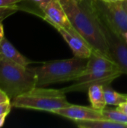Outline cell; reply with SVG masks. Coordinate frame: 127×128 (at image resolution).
I'll list each match as a JSON object with an SVG mask.
<instances>
[{
	"instance_id": "d4e9b609",
	"label": "cell",
	"mask_w": 127,
	"mask_h": 128,
	"mask_svg": "<svg viewBox=\"0 0 127 128\" xmlns=\"http://www.w3.org/2000/svg\"><path fill=\"white\" fill-rule=\"evenodd\" d=\"M77 1H78V2H82V0H77Z\"/></svg>"
},
{
	"instance_id": "484cf974",
	"label": "cell",
	"mask_w": 127,
	"mask_h": 128,
	"mask_svg": "<svg viewBox=\"0 0 127 128\" xmlns=\"http://www.w3.org/2000/svg\"><path fill=\"white\" fill-rule=\"evenodd\" d=\"M1 52H0V58H1Z\"/></svg>"
},
{
	"instance_id": "ffe728a7",
	"label": "cell",
	"mask_w": 127,
	"mask_h": 128,
	"mask_svg": "<svg viewBox=\"0 0 127 128\" xmlns=\"http://www.w3.org/2000/svg\"><path fill=\"white\" fill-rule=\"evenodd\" d=\"M10 100L9 97L7 96V94L0 88V104L1 103H4V102H6V101H9Z\"/></svg>"
},
{
	"instance_id": "9a60e30c",
	"label": "cell",
	"mask_w": 127,
	"mask_h": 128,
	"mask_svg": "<svg viewBox=\"0 0 127 128\" xmlns=\"http://www.w3.org/2000/svg\"><path fill=\"white\" fill-rule=\"evenodd\" d=\"M50 0H23L19 4V9L43 17V9Z\"/></svg>"
},
{
	"instance_id": "e0dca14e",
	"label": "cell",
	"mask_w": 127,
	"mask_h": 128,
	"mask_svg": "<svg viewBox=\"0 0 127 128\" xmlns=\"http://www.w3.org/2000/svg\"><path fill=\"white\" fill-rule=\"evenodd\" d=\"M102 113L106 119L118 122L120 123L127 124V115L126 113L119 111L117 109H111V108H105Z\"/></svg>"
},
{
	"instance_id": "6da1fadb",
	"label": "cell",
	"mask_w": 127,
	"mask_h": 128,
	"mask_svg": "<svg viewBox=\"0 0 127 128\" xmlns=\"http://www.w3.org/2000/svg\"><path fill=\"white\" fill-rule=\"evenodd\" d=\"M76 32L90 44L92 51L110 58L105 38L93 15L77 0H58Z\"/></svg>"
},
{
	"instance_id": "7a4b0ae2",
	"label": "cell",
	"mask_w": 127,
	"mask_h": 128,
	"mask_svg": "<svg viewBox=\"0 0 127 128\" xmlns=\"http://www.w3.org/2000/svg\"><path fill=\"white\" fill-rule=\"evenodd\" d=\"M88 58L74 56L63 60H56L35 68H28L37 78V86L53 83L74 81L80 76L86 68Z\"/></svg>"
},
{
	"instance_id": "9c48e42d",
	"label": "cell",
	"mask_w": 127,
	"mask_h": 128,
	"mask_svg": "<svg viewBox=\"0 0 127 128\" xmlns=\"http://www.w3.org/2000/svg\"><path fill=\"white\" fill-rule=\"evenodd\" d=\"M42 19L52 26H59L72 32H77L69 20L64 10L58 0H50L43 9Z\"/></svg>"
},
{
	"instance_id": "30bf717a",
	"label": "cell",
	"mask_w": 127,
	"mask_h": 128,
	"mask_svg": "<svg viewBox=\"0 0 127 128\" xmlns=\"http://www.w3.org/2000/svg\"><path fill=\"white\" fill-rule=\"evenodd\" d=\"M53 113L73 121L106 119L101 111L97 110L92 106H83L74 104H70L67 107L55 110Z\"/></svg>"
},
{
	"instance_id": "3957f363",
	"label": "cell",
	"mask_w": 127,
	"mask_h": 128,
	"mask_svg": "<svg viewBox=\"0 0 127 128\" xmlns=\"http://www.w3.org/2000/svg\"><path fill=\"white\" fill-rule=\"evenodd\" d=\"M13 107L45 111L53 113L55 110L70 106L66 93L61 88H46L36 86L29 92L10 100Z\"/></svg>"
},
{
	"instance_id": "5b68a950",
	"label": "cell",
	"mask_w": 127,
	"mask_h": 128,
	"mask_svg": "<svg viewBox=\"0 0 127 128\" xmlns=\"http://www.w3.org/2000/svg\"><path fill=\"white\" fill-rule=\"evenodd\" d=\"M81 4L94 16L103 20L127 42V0L106 2L102 0H82Z\"/></svg>"
},
{
	"instance_id": "44dd1931",
	"label": "cell",
	"mask_w": 127,
	"mask_h": 128,
	"mask_svg": "<svg viewBox=\"0 0 127 128\" xmlns=\"http://www.w3.org/2000/svg\"><path fill=\"white\" fill-rule=\"evenodd\" d=\"M117 110H118L119 111H121L124 113H126L127 115V102L126 103H124L119 106H118V107L116 108Z\"/></svg>"
},
{
	"instance_id": "277c9868",
	"label": "cell",
	"mask_w": 127,
	"mask_h": 128,
	"mask_svg": "<svg viewBox=\"0 0 127 128\" xmlns=\"http://www.w3.org/2000/svg\"><path fill=\"white\" fill-rule=\"evenodd\" d=\"M37 86V78L28 67L0 58V88L13 100Z\"/></svg>"
},
{
	"instance_id": "603a6c76",
	"label": "cell",
	"mask_w": 127,
	"mask_h": 128,
	"mask_svg": "<svg viewBox=\"0 0 127 128\" xmlns=\"http://www.w3.org/2000/svg\"><path fill=\"white\" fill-rule=\"evenodd\" d=\"M7 116V115H6V114L0 116V128H1L4 125V121H5V118H6Z\"/></svg>"
},
{
	"instance_id": "8fae6325",
	"label": "cell",
	"mask_w": 127,
	"mask_h": 128,
	"mask_svg": "<svg viewBox=\"0 0 127 128\" xmlns=\"http://www.w3.org/2000/svg\"><path fill=\"white\" fill-rule=\"evenodd\" d=\"M120 70L118 65L110 58L95 51H92L88 58L86 68L83 73L93 71H115ZM121 71V70H120Z\"/></svg>"
},
{
	"instance_id": "2e32d148",
	"label": "cell",
	"mask_w": 127,
	"mask_h": 128,
	"mask_svg": "<svg viewBox=\"0 0 127 128\" xmlns=\"http://www.w3.org/2000/svg\"><path fill=\"white\" fill-rule=\"evenodd\" d=\"M104 94L107 105L118 106L127 102V94H121L115 91L109 87V85L104 86Z\"/></svg>"
},
{
	"instance_id": "7c38bea8",
	"label": "cell",
	"mask_w": 127,
	"mask_h": 128,
	"mask_svg": "<svg viewBox=\"0 0 127 128\" xmlns=\"http://www.w3.org/2000/svg\"><path fill=\"white\" fill-rule=\"evenodd\" d=\"M0 52L4 58L22 66L28 67V64L33 63L31 60L22 55L5 38L0 42Z\"/></svg>"
},
{
	"instance_id": "d6986e66",
	"label": "cell",
	"mask_w": 127,
	"mask_h": 128,
	"mask_svg": "<svg viewBox=\"0 0 127 128\" xmlns=\"http://www.w3.org/2000/svg\"><path fill=\"white\" fill-rule=\"evenodd\" d=\"M11 106H12V105H11L10 100L6 101L4 103H1L0 104V116L4 115V114L8 115V113L10 111Z\"/></svg>"
},
{
	"instance_id": "8992f818",
	"label": "cell",
	"mask_w": 127,
	"mask_h": 128,
	"mask_svg": "<svg viewBox=\"0 0 127 128\" xmlns=\"http://www.w3.org/2000/svg\"><path fill=\"white\" fill-rule=\"evenodd\" d=\"M93 16L105 38L111 58L118 65L121 73L127 74V42L100 18L94 15Z\"/></svg>"
},
{
	"instance_id": "52a82bcc",
	"label": "cell",
	"mask_w": 127,
	"mask_h": 128,
	"mask_svg": "<svg viewBox=\"0 0 127 128\" xmlns=\"http://www.w3.org/2000/svg\"><path fill=\"white\" fill-rule=\"evenodd\" d=\"M123 74L120 70L115 71H93L83 73L73 82L74 83L61 88L64 93L76 92H88L89 87L96 84L103 86L110 85L115 79Z\"/></svg>"
},
{
	"instance_id": "4fadbf2b",
	"label": "cell",
	"mask_w": 127,
	"mask_h": 128,
	"mask_svg": "<svg viewBox=\"0 0 127 128\" xmlns=\"http://www.w3.org/2000/svg\"><path fill=\"white\" fill-rule=\"evenodd\" d=\"M89 101L91 106L97 110L103 111L106 106V101L104 94V86L96 84L89 87L88 90Z\"/></svg>"
},
{
	"instance_id": "7402d4cb",
	"label": "cell",
	"mask_w": 127,
	"mask_h": 128,
	"mask_svg": "<svg viewBox=\"0 0 127 128\" xmlns=\"http://www.w3.org/2000/svg\"><path fill=\"white\" fill-rule=\"evenodd\" d=\"M4 38V28H3V25L1 22V20L0 18V42L2 40V39Z\"/></svg>"
},
{
	"instance_id": "cb8c5ba5",
	"label": "cell",
	"mask_w": 127,
	"mask_h": 128,
	"mask_svg": "<svg viewBox=\"0 0 127 128\" xmlns=\"http://www.w3.org/2000/svg\"><path fill=\"white\" fill-rule=\"evenodd\" d=\"M106 2H118V1H122V0H102Z\"/></svg>"
},
{
	"instance_id": "ac0fdd59",
	"label": "cell",
	"mask_w": 127,
	"mask_h": 128,
	"mask_svg": "<svg viewBox=\"0 0 127 128\" xmlns=\"http://www.w3.org/2000/svg\"><path fill=\"white\" fill-rule=\"evenodd\" d=\"M23 0H0V14L19 9V4Z\"/></svg>"
},
{
	"instance_id": "5bb4252c",
	"label": "cell",
	"mask_w": 127,
	"mask_h": 128,
	"mask_svg": "<svg viewBox=\"0 0 127 128\" xmlns=\"http://www.w3.org/2000/svg\"><path fill=\"white\" fill-rule=\"evenodd\" d=\"M74 123L80 128H127V124L109 119L74 121Z\"/></svg>"
},
{
	"instance_id": "ba28073f",
	"label": "cell",
	"mask_w": 127,
	"mask_h": 128,
	"mask_svg": "<svg viewBox=\"0 0 127 128\" xmlns=\"http://www.w3.org/2000/svg\"><path fill=\"white\" fill-rule=\"evenodd\" d=\"M62 36L72 50L74 56L88 58L92 52V48L90 44L78 33L72 32L65 28L59 26H52Z\"/></svg>"
}]
</instances>
